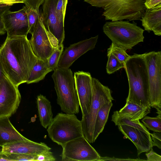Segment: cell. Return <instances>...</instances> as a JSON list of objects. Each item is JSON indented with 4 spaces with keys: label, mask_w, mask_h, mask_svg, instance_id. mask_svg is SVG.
Here are the masks:
<instances>
[{
    "label": "cell",
    "mask_w": 161,
    "mask_h": 161,
    "mask_svg": "<svg viewBox=\"0 0 161 161\" xmlns=\"http://www.w3.org/2000/svg\"><path fill=\"white\" fill-rule=\"evenodd\" d=\"M38 58L27 36L7 37L0 47V62L4 72L18 86L26 83Z\"/></svg>",
    "instance_id": "cell-1"
},
{
    "label": "cell",
    "mask_w": 161,
    "mask_h": 161,
    "mask_svg": "<svg viewBox=\"0 0 161 161\" xmlns=\"http://www.w3.org/2000/svg\"><path fill=\"white\" fill-rule=\"evenodd\" d=\"M124 68L129 85L126 102L130 101L140 106L151 107L149 102V81L144 53L130 56L125 63Z\"/></svg>",
    "instance_id": "cell-2"
},
{
    "label": "cell",
    "mask_w": 161,
    "mask_h": 161,
    "mask_svg": "<svg viewBox=\"0 0 161 161\" xmlns=\"http://www.w3.org/2000/svg\"><path fill=\"white\" fill-rule=\"evenodd\" d=\"M92 6L102 8L106 20H140L146 8L145 0H84Z\"/></svg>",
    "instance_id": "cell-3"
},
{
    "label": "cell",
    "mask_w": 161,
    "mask_h": 161,
    "mask_svg": "<svg viewBox=\"0 0 161 161\" xmlns=\"http://www.w3.org/2000/svg\"><path fill=\"white\" fill-rule=\"evenodd\" d=\"M57 95V103L62 111L69 114L79 112V102L70 69L57 68L52 75Z\"/></svg>",
    "instance_id": "cell-4"
},
{
    "label": "cell",
    "mask_w": 161,
    "mask_h": 161,
    "mask_svg": "<svg viewBox=\"0 0 161 161\" xmlns=\"http://www.w3.org/2000/svg\"><path fill=\"white\" fill-rule=\"evenodd\" d=\"M105 34L114 44L125 50L143 42L144 30L136 25L122 20L107 22L103 26Z\"/></svg>",
    "instance_id": "cell-5"
},
{
    "label": "cell",
    "mask_w": 161,
    "mask_h": 161,
    "mask_svg": "<svg viewBox=\"0 0 161 161\" xmlns=\"http://www.w3.org/2000/svg\"><path fill=\"white\" fill-rule=\"evenodd\" d=\"M47 131L51 140L62 147L67 142L83 136L81 121L74 114L58 113Z\"/></svg>",
    "instance_id": "cell-6"
},
{
    "label": "cell",
    "mask_w": 161,
    "mask_h": 161,
    "mask_svg": "<svg viewBox=\"0 0 161 161\" xmlns=\"http://www.w3.org/2000/svg\"><path fill=\"white\" fill-rule=\"evenodd\" d=\"M92 98L89 113L82 116L80 120L83 136L89 143H93L94 125L99 110L104 104L114 100L110 89L101 84L98 80L92 78Z\"/></svg>",
    "instance_id": "cell-7"
},
{
    "label": "cell",
    "mask_w": 161,
    "mask_h": 161,
    "mask_svg": "<svg viewBox=\"0 0 161 161\" xmlns=\"http://www.w3.org/2000/svg\"><path fill=\"white\" fill-rule=\"evenodd\" d=\"M149 85V102L151 107L161 109V52L144 53Z\"/></svg>",
    "instance_id": "cell-8"
},
{
    "label": "cell",
    "mask_w": 161,
    "mask_h": 161,
    "mask_svg": "<svg viewBox=\"0 0 161 161\" xmlns=\"http://www.w3.org/2000/svg\"><path fill=\"white\" fill-rule=\"evenodd\" d=\"M62 148L63 161H99L101 157L83 136L67 142Z\"/></svg>",
    "instance_id": "cell-9"
},
{
    "label": "cell",
    "mask_w": 161,
    "mask_h": 161,
    "mask_svg": "<svg viewBox=\"0 0 161 161\" xmlns=\"http://www.w3.org/2000/svg\"><path fill=\"white\" fill-rule=\"evenodd\" d=\"M21 100L18 86L6 75L0 84V118H9L15 113Z\"/></svg>",
    "instance_id": "cell-10"
},
{
    "label": "cell",
    "mask_w": 161,
    "mask_h": 161,
    "mask_svg": "<svg viewBox=\"0 0 161 161\" xmlns=\"http://www.w3.org/2000/svg\"><path fill=\"white\" fill-rule=\"evenodd\" d=\"M58 0H44L42 4L40 18L47 32L51 33L57 40L58 47L63 45L65 37L64 25L58 21L56 7Z\"/></svg>",
    "instance_id": "cell-11"
},
{
    "label": "cell",
    "mask_w": 161,
    "mask_h": 161,
    "mask_svg": "<svg viewBox=\"0 0 161 161\" xmlns=\"http://www.w3.org/2000/svg\"><path fill=\"white\" fill-rule=\"evenodd\" d=\"M29 41L32 50L38 58L47 60L55 48L49 38L41 19H37Z\"/></svg>",
    "instance_id": "cell-12"
},
{
    "label": "cell",
    "mask_w": 161,
    "mask_h": 161,
    "mask_svg": "<svg viewBox=\"0 0 161 161\" xmlns=\"http://www.w3.org/2000/svg\"><path fill=\"white\" fill-rule=\"evenodd\" d=\"M7 36H27L28 22L25 8L12 12L10 9L5 11L1 15Z\"/></svg>",
    "instance_id": "cell-13"
},
{
    "label": "cell",
    "mask_w": 161,
    "mask_h": 161,
    "mask_svg": "<svg viewBox=\"0 0 161 161\" xmlns=\"http://www.w3.org/2000/svg\"><path fill=\"white\" fill-rule=\"evenodd\" d=\"M98 37V35L91 37L72 44L66 48L59 58L58 68H69L79 57L95 47Z\"/></svg>",
    "instance_id": "cell-14"
},
{
    "label": "cell",
    "mask_w": 161,
    "mask_h": 161,
    "mask_svg": "<svg viewBox=\"0 0 161 161\" xmlns=\"http://www.w3.org/2000/svg\"><path fill=\"white\" fill-rule=\"evenodd\" d=\"M75 87L82 116L88 114L92 98V77L90 73L82 71L75 72Z\"/></svg>",
    "instance_id": "cell-15"
},
{
    "label": "cell",
    "mask_w": 161,
    "mask_h": 161,
    "mask_svg": "<svg viewBox=\"0 0 161 161\" xmlns=\"http://www.w3.org/2000/svg\"><path fill=\"white\" fill-rule=\"evenodd\" d=\"M124 137L130 140L137 150V156L144 152H147L152 148V139L150 132L125 125H117Z\"/></svg>",
    "instance_id": "cell-16"
},
{
    "label": "cell",
    "mask_w": 161,
    "mask_h": 161,
    "mask_svg": "<svg viewBox=\"0 0 161 161\" xmlns=\"http://www.w3.org/2000/svg\"><path fill=\"white\" fill-rule=\"evenodd\" d=\"M51 148L44 142H36L29 139L17 141L4 145L1 152L4 153H15L36 156Z\"/></svg>",
    "instance_id": "cell-17"
},
{
    "label": "cell",
    "mask_w": 161,
    "mask_h": 161,
    "mask_svg": "<svg viewBox=\"0 0 161 161\" xmlns=\"http://www.w3.org/2000/svg\"><path fill=\"white\" fill-rule=\"evenodd\" d=\"M144 30L153 31L157 36L161 35V3L156 6L146 8L140 20Z\"/></svg>",
    "instance_id": "cell-18"
},
{
    "label": "cell",
    "mask_w": 161,
    "mask_h": 161,
    "mask_svg": "<svg viewBox=\"0 0 161 161\" xmlns=\"http://www.w3.org/2000/svg\"><path fill=\"white\" fill-rule=\"evenodd\" d=\"M14 127L9 118H0V146L10 143L28 140Z\"/></svg>",
    "instance_id": "cell-19"
},
{
    "label": "cell",
    "mask_w": 161,
    "mask_h": 161,
    "mask_svg": "<svg viewBox=\"0 0 161 161\" xmlns=\"http://www.w3.org/2000/svg\"><path fill=\"white\" fill-rule=\"evenodd\" d=\"M36 103L41 124L47 129L53 118L51 103L45 96L42 94L37 96Z\"/></svg>",
    "instance_id": "cell-20"
},
{
    "label": "cell",
    "mask_w": 161,
    "mask_h": 161,
    "mask_svg": "<svg viewBox=\"0 0 161 161\" xmlns=\"http://www.w3.org/2000/svg\"><path fill=\"white\" fill-rule=\"evenodd\" d=\"M151 107L139 105L131 101L126 102L119 112L133 120H140L150 112Z\"/></svg>",
    "instance_id": "cell-21"
},
{
    "label": "cell",
    "mask_w": 161,
    "mask_h": 161,
    "mask_svg": "<svg viewBox=\"0 0 161 161\" xmlns=\"http://www.w3.org/2000/svg\"><path fill=\"white\" fill-rule=\"evenodd\" d=\"M112 102L110 101L104 104L101 107L97 113L93 134V143L104 129L108 118L110 110L113 105Z\"/></svg>",
    "instance_id": "cell-22"
},
{
    "label": "cell",
    "mask_w": 161,
    "mask_h": 161,
    "mask_svg": "<svg viewBox=\"0 0 161 161\" xmlns=\"http://www.w3.org/2000/svg\"><path fill=\"white\" fill-rule=\"evenodd\" d=\"M53 70L48 67L47 60L38 58L26 82L27 84L37 83L43 80Z\"/></svg>",
    "instance_id": "cell-23"
},
{
    "label": "cell",
    "mask_w": 161,
    "mask_h": 161,
    "mask_svg": "<svg viewBox=\"0 0 161 161\" xmlns=\"http://www.w3.org/2000/svg\"><path fill=\"white\" fill-rule=\"evenodd\" d=\"M44 0H31L27 6H24L26 13L28 22V31L32 32L36 21L40 17L39 8Z\"/></svg>",
    "instance_id": "cell-24"
},
{
    "label": "cell",
    "mask_w": 161,
    "mask_h": 161,
    "mask_svg": "<svg viewBox=\"0 0 161 161\" xmlns=\"http://www.w3.org/2000/svg\"><path fill=\"white\" fill-rule=\"evenodd\" d=\"M111 121L117 126L120 125H125L130 126L147 132L149 130L139 121V120H133L121 114L118 111L113 112L112 116Z\"/></svg>",
    "instance_id": "cell-25"
},
{
    "label": "cell",
    "mask_w": 161,
    "mask_h": 161,
    "mask_svg": "<svg viewBox=\"0 0 161 161\" xmlns=\"http://www.w3.org/2000/svg\"><path fill=\"white\" fill-rule=\"evenodd\" d=\"M142 121L149 130L155 132H161V117L157 116L151 117L146 115L142 118Z\"/></svg>",
    "instance_id": "cell-26"
},
{
    "label": "cell",
    "mask_w": 161,
    "mask_h": 161,
    "mask_svg": "<svg viewBox=\"0 0 161 161\" xmlns=\"http://www.w3.org/2000/svg\"><path fill=\"white\" fill-rule=\"evenodd\" d=\"M108 60L106 67L107 72L112 74L122 68H124L125 65L113 55L110 52L108 51Z\"/></svg>",
    "instance_id": "cell-27"
},
{
    "label": "cell",
    "mask_w": 161,
    "mask_h": 161,
    "mask_svg": "<svg viewBox=\"0 0 161 161\" xmlns=\"http://www.w3.org/2000/svg\"><path fill=\"white\" fill-rule=\"evenodd\" d=\"M108 51L110 52L124 65L130 56L126 53V50L122 47L118 46L112 42L109 47L108 49Z\"/></svg>",
    "instance_id": "cell-28"
},
{
    "label": "cell",
    "mask_w": 161,
    "mask_h": 161,
    "mask_svg": "<svg viewBox=\"0 0 161 161\" xmlns=\"http://www.w3.org/2000/svg\"><path fill=\"white\" fill-rule=\"evenodd\" d=\"M63 45L55 49L52 54L47 59L50 69L54 70L58 68V64L60 56L63 51Z\"/></svg>",
    "instance_id": "cell-29"
},
{
    "label": "cell",
    "mask_w": 161,
    "mask_h": 161,
    "mask_svg": "<svg viewBox=\"0 0 161 161\" xmlns=\"http://www.w3.org/2000/svg\"><path fill=\"white\" fill-rule=\"evenodd\" d=\"M68 0H58L56 7L57 16L60 23L64 25V20Z\"/></svg>",
    "instance_id": "cell-30"
},
{
    "label": "cell",
    "mask_w": 161,
    "mask_h": 161,
    "mask_svg": "<svg viewBox=\"0 0 161 161\" xmlns=\"http://www.w3.org/2000/svg\"><path fill=\"white\" fill-rule=\"evenodd\" d=\"M3 154L4 157L9 161H35L36 156L15 153Z\"/></svg>",
    "instance_id": "cell-31"
},
{
    "label": "cell",
    "mask_w": 161,
    "mask_h": 161,
    "mask_svg": "<svg viewBox=\"0 0 161 161\" xmlns=\"http://www.w3.org/2000/svg\"><path fill=\"white\" fill-rule=\"evenodd\" d=\"M56 158L50 150L46 151L36 156L35 161H53Z\"/></svg>",
    "instance_id": "cell-32"
},
{
    "label": "cell",
    "mask_w": 161,
    "mask_h": 161,
    "mask_svg": "<svg viewBox=\"0 0 161 161\" xmlns=\"http://www.w3.org/2000/svg\"><path fill=\"white\" fill-rule=\"evenodd\" d=\"M151 136L152 143L153 146H156L159 149L161 148V133L154 132L150 133Z\"/></svg>",
    "instance_id": "cell-33"
},
{
    "label": "cell",
    "mask_w": 161,
    "mask_h": 161,
    "mask_svg": "<svg viewBox=\"0 0 161 161\" xmlns=\"http://www.w3.org/2000/svg\"><path fill=\"white\" fill-rule=\"evenodd\" d=\"M150 151L147 152L146 155L147 157V161H161V156L155 152L151 148Z\"/></svg>",
    "instance_id": "cell-34"
},
{
    "label": "cell",
    "mask_w": 161,
    "mask_h": 161,
    "mask_svg": "<svg viewBox=\"0 0 161 161\" xmlns=\"http://www.w3.org/2000/svg\"><path fill=\"white\" fill-rule=\"evenodd\" d=\"M145 160L141 159H140L136 158L132 159L128 158L126 159H122L115 158L114 157L110 158L107 157H102L101 156L99 161H145Z\"/></svg>",
    "instance_id": "cell-35"
},
{
    "label": "cell",
    "mask_w": 161,
    "mask_h": 161,
    "mask_svg": "<svg viewBox=\"0 0 161 161\" xmlns=\"http://www.w3.org/2000/svg\"><path fill=\"white\" fill-rule=\"evenodd\" d=\"M161 3V0H145V5L146 8H153Z\"/></svg>",
    "instance_id": "cell-36"
},
{
    "label": "cell",
    "mask_w": 161,
    "mask_h": 161,
    "mask_svg": "<svg viewBox=\"0 0 161 161\" xmlns=\"http://www.w3.org/2000/svg\"><path fill=\"white\" fill-rule=\"evenodd\" d=\"M12 6L6 4H0V16L6 10L10 9Z\"/></svg>",
    "instance_id": "cell-37"
},
{
    "label": "cell",
    "mask_w": 161,
    "mask_h": 161,
    "mask_svg": "<svg viewBox=\"0 0 161 161\" xmlns=\"http://www.w3.org/2000/svg\"><path fill=\"white\" fill-rule=\"evenodd\" d=\"M6 31L5 29L1 16H0V35H4Z\"/></svg>",
    "instance_id": "cell-38"
},
{
    "label": "cell",
    "mask_w": 161,
    "mask_h": 161,
    "mask_svg": "<svg viewBox=\"0 0 161 161\" xmlns=\"http://www.w3.org/2000/svg\"><path fill=\"white\" fill-rule=\"evenodd\" d=\"M6 75L0 62V84L3 78Z\"/></svg>",
    "instance_id": "cell-39"
},
{
    "label": "cell",
    "mask_w": 161,
    "mask_h": 161,
    "mask_svg": "<svg viewBox=\"0 0 161 161\" xmlns=\"http://www.w3.org/2000/svg\"><path fill=\"white\" fill-rule=\"evenodd\" d=\"M9 161V160L4 157V155L3 153H2L1 152H0V161Z\"/></svg>",
    "instance_id": "cell-40"
}]
</instances>
